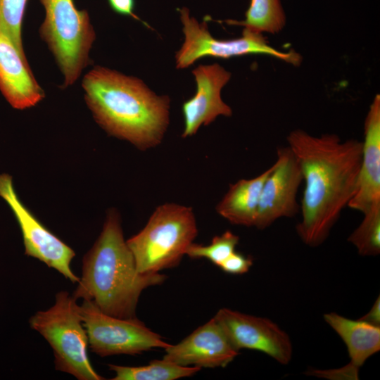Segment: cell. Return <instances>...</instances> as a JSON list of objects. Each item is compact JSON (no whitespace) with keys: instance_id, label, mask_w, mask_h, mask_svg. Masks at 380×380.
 I'll return each instance as SVG.
<instances>
[{"instance_id":"6da1fadb","label":"cell","mask_w":380,"mask_h":380,"mask_svg":"<svg viewBox=\"0 0 380 380\" xmlns=\"http://www.w3.org/2000/svg\"><path fill=\"white\" fill-rule=\"evenodd\" d=\"M305 180L296 231L310 247L321 245L348 205L357 187L362 141L334 134L314 137L301 129L287 137Z\"/></svg>"},{"instance_id":"7a4b0ae2","label":"cell","mask_w":380,"mask_h":380,"mask_svg":"<svg viewBox=\"0 0 380 380\" xmlns=\"http://www.w3.org/2000/svg\"><path fill=\"white\" fill-rule=\"evenodd\" d=\"M87 106L110 135L141 151L159 145L169 125L170 99L158 96L141 80L101 66L83 78Z\"/></svg>"},{"instance_id":"3957f363","label":"cell","mask_w":380,"mask_h":380,"mask_svg":"<svg viewBox=\"0 0 380 380\" xmlns=\"http://www.w3.org/2000/svg\"><path fill=\"white\" fill-rule=\"evenodd\" d=\"M165 279L160 273L138 271L124 239L120 215L111 209L99 236L83 258L82 276L72 296L92 302L108 315L132 319L141 292Z\"/></svg>"},{"instance_id":"277c9868","label":"cell","mask_w":380,"mask_h":380,"mask_svg":"<svg viewBox=\"0 0 380 380\" xmlns=\"http://www.w3.org/2000/svg\"><path fill=\"white\" fill-rule=\"evenodd\" d=\"M197 234L193 209L166 203L157 207L146 226L126 242L138 271L155 274L177 266Z\"/></svg>"},{"instance_id":"5b68a950","label":"cell","mask_w":380,"mask_h":380,"mask_svg":"<svg viewBox=\"0 0 380 380\" xmlns=\"http://www.w3.org/2000/svg\"><path fill=\"white\" fill-rule=\"evenodd\" d=\"M76 300L67 291L58 292L53 306L30 317V327L51 346L56 370L79 380H101L89 361L88 336Z\"/></svg>"},{"instance_id":"8992f818","label":"cell","mask_w":380,"mask_h":380,"mask_svg":"<svg viewBox=\"0 0 380 380\" xmlns=\"http://www.w3.org/2000/svg\"><path fill=\"white\" fill-rule=\"evenodd\" d=\"M46 15L39 28L64 76L63 87L72 84L91 62L89 53L96 34L88 12L74 0H39Z\"/></svg>"},{"instance_id":"52a82bcc","label":"cell","mask_w":380,"mask_h":380,"mask_svg":"<svg viewBox=\"0 0 380 380\" xmlns=\"http://www.w3.org/2000/svg\"><path fill=\"white\" fill-rule=\"evenodd\" d=\"M179 13L184 41L175 56L176 65L179 69L186 68L205 56L229 58L248 54H265L293 65L299 64L301 60L297 53H286L275 49L269 45L261 33L245 28L239 38L217 39L209 32L205 20L199 23L190 15L186 7L179 9Z\"/></svg>"},{"instance_id":"ba28073f","label":"cell","mask_w":380,"mask_h":380,"mask_svg":"<svg viewBox=\"0 0 380 380\" xmlns=\"http://www.w3.org/2000/svg\"><path fill=\"white\" fill-rule=\"evenodd\" d=\"M91 350L99 356L136 355L171 344L135 318L124 319L101 312L92 302L83 300L79 307Z\"/></svg>"},{"instance_id":"9c48e42d","label":"cell","mask_w":380,"mask_h":380,"mask_svg":"<svg viewBox=\"0 0 380 380\" xmlns=\"http://www.w3.org/2000/svg\"><path fill=\"white\" fill-rule=\"evenodd\" d=\"M0 196L12 210L20 227L25 253L57 270L72 283L79 282L70 265L75 251L46 229L21 203L12 183L11 177L0 175Z\"/></svg>"},{"instance_id":"30bf717a","label":"cell","mask_w":380,"mask_h":380,"mask_svg":"<svg viewBox=\"0 0 380 380\" xmlns=\"http://www.w3.org/2000/svg\"><path fill=\"white\" fill-rule=\"evenodd\" d=\"M214 318L236 350L260 351L281 365H288L293 346L288 334L271 319L228 308L217 311Z\"/></svg>"},{"instance_id":"8fae6325","label":"cell","mask_w":380,"mask_h":380,"mask_svg":"<svg viewBox=\"0 0 380 380\" xmlns=\"http://www.w3.org/2000/svg\"><path fill=\"white\" fill-rule=\"evenodd\" d=\"M303 180L300 165L291 148H278L273 169L262 189L255 227L265 229L281 217L294 216L299 208L296 196Z\"/></svg>"},{"instance_id":"7c38bea8","label":"cell","mask_w":380,"mask_h":380,"mask_svg":"<svg viewBox=\"0 0 380 380\" xmlns=\"http://www.w3.org/2000/svg\"><path fill=\"white\" fill-rule=\"evenodd\" d=\"M192 73L196 91L182 105L183 138L193 136L201 126L209 125L220 115L232 114V108L221 97V90L230 80L231 73L217 63L199 65Z\"/></svg>"},{"instance_id":"4fadbf2b","label":"cell","mask_w":380,"mask_h":380,"mask_svg":"<svg viewBox=\"0 0 380 380\" xmlns=\"http://www.w3.org/2000/svg\"><path fill=\"white\" fill-rule=\"evenodd\" d=\"M165 350L164 359L179 365L201 368L226 367L239 353L214 317Z\"/></svg>"},{"instance_id":"5bb4252c","label":"cell","mask_w":380,"mask_h":380,"mask_svg":"<svg viewBox=\"0 0 380 380\" xmlns=\"http://www.w3.org/2000/svg\"><path fill=\"white\" fill-rule=\"evenodd\" d=\"M365 140L355 192L348 207L362 214L380 205V96L376 95L365 121Z\"/></svg>"},{"instance_id":"9a60e30c","label":"cell","mask_w":380,"mask_h":380,"mask_svg":"<svg viewBox=\"0 0 380 380\" xmlns=\"http://www.w3.org/2000/svg\"><path fill=\"white\" fill-rule=\"evenodd\" d=\"M0 90L18 110L34 106L44 98V91L35 80L25 53L0 30Z\"/></svg>"},{"instance_id":"2e32d148","label":"cell","mask_w":380,"mask_h":380,"mask_svg":"<svg viewBox=\"0 0 380 380\" xmlns=\"http://www.w3.org/2000/svg\"><path fill=\"white\" fill-rule=\"evenodd\" d=\"M272 169L273 165L254 178L231 184L217 205V213L233 224L255 226L262 189Z\"/></svg>"},{"instance_id":"e0dca14e","label":"cell","mask_w":380,"mask_h":380,"mask_svg":"<svg viewBox=\"0 0 380 380\" xmlns=\"http://www.w3.org/2000/svg\"><path fill=\"white\" fill-rule=\"evenodd\" d=\"M324 321L340 336L347 347L350 362L360 368L380 350V327L353 320L335 312L324 315Z\"/></svg>"},{"instance_id":"ac0fdd59","label":"cell","mask_w":380,"mask_h":380,"mask_svg":"<svg viewBox=\"0 0 380 380\" xmlns=\"http://www.w3.org/2000/svg\"><path fill=\"white\" fill-rule=\"evenodd\" d=\"M115 372L113 380H175L189 377L201 370L196 366H182L165 359L154 360L139 367L109 365Z\"/></svg>"},{"instance_id":"d6986e66","label":"cell","mask_w":380,"mask_h":380,"mask_svg":"<svg viewBox=\"0 0 380 380\" xmlns=\"http://www.w3.org/2000/svg\"><path fill=\"white\" fill-rule=\"evenodd\" d=\"M285 15L279 0H251L242 21L229 20L228 24L243 26L256 33H277L285 25Z\"/></svg>"},{"instance_id":"ffe728a7","label":"cell","mask_w":380,"mask_h":380,"mask_svg":"<svg viewBox=\"0 0 380 380\" xmlns=\"http://www.w3.org/2000/svg\"><path fill=\"white\" fill-rule=\"evenodd\" d=\"M364 215L360 224L351 233L348 241L363 256H375L380 253V205Z\"/></svg>"},{"instance_id":"44dd1931","label":"cell","mask_w":380,"mask_h":380,"mask_svg":"<svg viewBox=\"0 0 380 380\" xmlns=\"http://www.w3.org/2000/svg\"><path fill=\"white\" fill-rule=\"evenodd\" d=\"M239 241V237L237 235L231 231H227L215 236L209 245L192 243L186 250V255L191 258H206L219 266L235 251Z\"/></svg>"},{"instance_id":"7402d4cb","label":"cell","mask_w":380,"mask_h":380,"mask_svg":"<svg viewBox=\"0 0 380 380\" xmlns=\"http://www.w3.org/2000/svg\"><path fill=\"white\" fill-rule=\"evenodd\" d=\"M27 0H0V30L25 53L22 41V25Z\"/></svg>"},{"instance_id":"603a6c76","label":"cell","mask_w":380,"mask_h":380,"mask_svg":"<svg viewBox=\"0 0 380 380\" xmlns=\"http://www.w3.org/2000/svg\"><path fill=\"white\" fill-rule=\"evenodd\" d=\"M359 369L360 367L349 362L346 365L336 369L327 370L309 369L305 374L332 380H356L359 379Z\"/></svg>"},{"instance_id":"cb8c5ba5","label":"cell","mask_w":380,"mask_h":380,"mask_svg":"<svg viewBox=\"0 0 380 380\" xmlns=\"http://www.w3.org/2000/svg\"><path fill=\"white\" fill-rule=\"evenodd\" d=\"M253 265V260L234 251L219 267L225 272L233 274L246 273Z\"/></svg>"},{"instance_id":"d4e9b609","label":"cell","mask_w":380,"mask_h":380,"mask_svg":"<svg viewBox=\"0 0 380 380\" xmlns=\"http://www.w3.org/2000/svg\"><path fill=\"white\" fill-rule=\"evenodd\" d=\"M108 2L111 9L115 13L122 15L130 16L134 19L141 22L148 28H151L146 22L141 20L134 13V0H108Z\"/></svg>"},{"instance_id":"484cf974","label":"cell","mask_w":380,"mask_h":380,"mask_svg":"<svg viewBox=\"0 0 380 380\" xmlns=\"http://www.w3.org/2000/svg\"><path fill=\"white\" fill-rule=\"evenodd\" d=\"M360 320L365 321L372 325L380 327V297L379 296L376 299L372 308L369 311L360 318Z\"/></svg>"}]
</instances>
